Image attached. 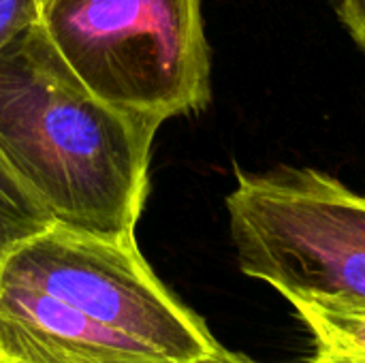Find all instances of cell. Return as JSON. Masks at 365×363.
Wrapping results in <instances>:
<instances>
[{"label": "cell", "mask_w": 365, "mask_h": 363, "mask_svg": "<svg viewBox=\"0 0 365 363\" xmlns=\"http://www.w3.org/2000/svg\"><path fill=\"white\" fill-rule=\"evenodd\" d=\"M49 212L0 156V261L26 237L51 225Z\"/></svg>", "instance_id": "7"}, {"label": "cell", "mask_w": 365, "mask_h": 363, "mask_svg": "<svg viewBox=\"0 0 365 363\" xmlns=\"http://www.w3.org/2000/svg\"><path fill=\"white\" fill-rule=\"evenodd\" d=\"M158 128L90 92L36 21L0 49V156L56 225L135 237Z\"/></svg>", "instance_id": "1"}, {"label": "cell", "mask_w": 365, "mask_h": 363, "mask_svg": "<svg viewBox=\"0 0 365 363\" xmlns=\"http://www.w3.org/2000/svg\"><path fill=\"white\" fill-rule=\"evenodd\" d=\"M240 270L291 302L365 308V193L312 167L240 171L225 199Z\"/></svg>", "instance_id": "3"}, {"label": "cell", "mask_w": 365, "mask_h": 363, "mask_svg": "<svg viewBox=\"0 0 365 363\" xmlns=\"http://www.w3.org/2000/svg\"><path fill=\"white\" fill-rule=\"evenodd\" d=\"M38 19V0H0V49Z\"/></svg>", "instance_id": "8"}, {"label": "cell", "mask_w": 365, "mask_h": 363, "mask_svg": "<svg viewBox=\"0 0 365 363\" xmlns=\"http://www.w3.org/2000/svg\"><path fill=\"white\" fill-rule=\"evenodd\" d=\"M195 363H257V362H252V359H248V357H244V355L231 353V351H227V349H222V347H218L214 353H210L207 357H203V359H199V362H195Z\"/></svg>", "instance_id": "10"}, {"label": "cell", "mask_w": 365, "mask_h": 363, "mask_svg": "<svg viewBox=\"0 0 365 363\" xmlns=\"http://www.w3.org/2000/svg\"><path fill=\"white\" fill-rule=\"evenodd\" d=\"M0 274L77 306L169 363H195L220 347L205 321L158 280L135 237H101L51 223L15 244Z\"/></svg>", "instance_id": "4"}, {"label": "cell", "mask_w": 365, "mask_h": 363, "mask_svg": "<svg viewBox=\"0 0 365 363\" xmlns=\"http://www.w3.org/2000/svg\"><path fill=\"white\" fill-rule=\"evenodd\" d=\"M36 24L77 79L120 109L163 124L210 105L201 0H38Z\"/></svg>", "instance_id": "2"}, {"label": "cell", "mask_w": 365, "mask_h": 363, "mask_svg": "<svg viewBox=\"0 0 365 363\" xmlns=\"http://www.w3.org/2000/svg\"><path fill=\"white\" fill-rule=\"evenodd\" d=\"M0 363H169L77 306L0 274Z\"/></svg>", "instance_id": "5"}, {"label": "cell", "mask_w": 365, "mask_h": 363, "mask_svg": "<svg viewBox=\"0 0 365 363\" xmlns=\"http://www.w3.org/2000/svg\"><path fill=\"white\" fill-rule=\"evenodd\" d=\"M312 349L304 363H365V308L329 302H291Z\"/></svg>", "instance_id": "6"}, {"label": "cell", "mask_w": 365, "mask_h": 363, "mask_svg": "<svg viewBox=\"0 0 365 363\" xmlns=\"http://www.w3.org/2000/svg\"><path fill=\"white\" fill-rule=\"evenodd\" d=\"M338 15L365 51V0H336Z\"/></svg>", "instance_id": "9"}]
</instances>
